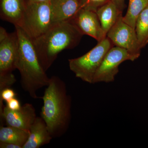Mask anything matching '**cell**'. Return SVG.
I'll return each instance as SVG.
<instances>
[{
    "mask_svg": "<svg viewBox=\"0 0 148 148\" xmlns=\"http://www.w3.org/2000/svg\"><path fill=\"white\" fill-rule=\"evenodd\" d=\"M111 0H80L81 9L96 12L99 8Z\"/></svg>",
    "mask_w": 148,
    "mask_h": 148,
    "instance_id": "cell-18",
    "label": "cell"
},
{
    "mask_svg": "<svg viewBox=\"0 0 148 148\" xmlns=\"http://www.w3.org/2000/svg\"><path fill=\"white\" fill-rule=\"evenodd\" d=\"M29 131L17 127L8 126H1L0 128V142L9 143L23 146L29 139Z\"/></svg>",
    "mask_w": 148,
    "mask_h": 148,
    "instance_id": "cell-15",
    "label": "cell"
},
{
    "mask_svg": "<svg viewBox=\"0 0 148 148\" xmlns=\"http://www.w3.org/2000/svg\"><path fill=\"white\" fill-rule=\"evenodd\" d=\"M111 1L116 5L120 11L122 12L125 7V0H111Z\"/></svg>",
    "mask_w": 148,
    "mask_h": 148,
    "instance_id": "cell-22",
    "label": "cell"
},
{
    "mask_svg": "<svg viewBox=\"0 0 148 148\" xmlns=\"http://www.w3.org/2000/svg\"><path fill=\"white\" fill-rule=\"evenodd\" d=\"M6 106L12 110H17L21 108V106L20 102L15 98L6 102Z\"/></svg>",
    "mask_w": 148,
    "mask_h": 148,
    "instance_id": "cell-21",
    "label": "cell"
},
{
    "mask_svg": "<svg viewBox=\"0 0 148 148\" xmlns=\"http://www.w3.org/2000/svg\"><path fill=\"white\" fill-rule=\"evenodd\" d=\"M1 148H22L21 146L13 143L0 142Z\"/></svg>",
    "mask_w": 148,
    "mask_h": 148,
    "instance_id": "cell-23",
    "label": "cell"
},
{
    "mask_svg": "<svg viewBox=\"0 0 148 148\" xmlns=\"http://www.w3.org/2000/svg\"><path fill=\"white\" fill-rule=\"evenodd\" d=\"M0 116L8 126L28 131L37 117L34 107L29 103L24 104L17 110H12L6 106H4Z\"/></svg>",
    "mask_w": 148,
    "mask_h": 148,
    "instance_id": "cell-10",
    "label": "cell"
},
{
    "mask_svg": "<svg viewBox=\"0 0 148 148\" xmlns=\"http://www.w3.org/2000/svg\"><path fill=\"white\" fill-rule=\"evenodd\" d=\"M25 7L26 0H1L0 17L14 27H21Z\"/></svg>",
    "mask_w": 148,
    "mask_h": 148,
    "instance_id": "cell-12",
    "label": "cell"
},
{
    "mask_svg": "<svg viewBox=\"0 0 148 148\" xmlns=\"http://www.w3.org/2000/svg\"><path fill=\"white\" fill-rule=\"evenodd\" d=\"M15 28L19 42L15 67L20 73L21 87L31 98H41L37 91L47 86L50 78L40 64L32 39L21 27Z\"/></svg>",
    "mask_w": 148,
    "mask_h": 148,
    "instance_id": "cell-3",
    "label": "cell"
},
{
    "mask_svg": "<svg viewBox=\"0 0 148 148\" xmlns=\"http://www.w3.org/2000/svg\"><path fill=\"white\" fill-rule=\"evenodd\" d=\"M135 30L139 45L143 48L148 43V6L137 18Z\"/></svg>",
    "mask_w": 148,
    "mask_h": 148,
    "instance_id": "cell-17",
    "label": "cell"
},
{
    "mask_svg": "<svg viewBox=\"0 0 148 148\" xmlns=\"http://www.w3.org/2000/svg\"><path fill=\"white\" fill-rule=\"evenodd\" d=\"M53 23L70 21L81 9L80 0H50Z\"/></svg>",
    "mask_w": 148,
    "mask_h": 148,
    "instance_id": "cell-11",
    "label": "cell"
},
{
    "mask_svg": "<svg viewBox=\"0 0 148 148\" xmlns=\"http://www.w3.org/2000/svg\"><path fill=\"white\" fill-rule=\"evenodd\" d=\"M148 6V0H129L127 12L123 20L135 29L137 18Z\"/></svg>",
    "mask_w": 148,
    "mask_h": 148,
    "instance_id": "cell-16",
    "label": "cell"
},
{
    "mask_svg": "<svg viewBox=\"0 0 148 148\" xmlns=\"http://www.w3.org/2000/svg\"><path fill=\"white\" fill-rule=\"evenodd\" d=\"M83 36L69 21L53 23L44 34L32 39L39 61L45 71H47L62 51L77 46Z\"/></svg>",
    "mask_w": 148,
    "mask_h": 148,
    "instance_id": "cell-2",
    "label": "cell"
},
{
    "mask_svg": "<svg viewBox=\"0 0 148 148\" xmlns=\"http://www.w3.org/2000/svg\"><path fill=\"white\" fill-rule=\"evenodd\" d=\"M29 139L23 148H39L50 143L53 138L41 117L37 116L29 130Z\"/></svg>",
    "mask_w": 148,
    "mask_h": 148,
    "instance_id": "cell-13",
    "label": "cell"
},
{
    "mask_svg": "<svg viewBox=\"0 0 148 148\" xmlns=\"http://www.w3.org/2000/svg\"><path fill=\"white\" fill-rule=\"evenodd\" d=\"M53 24L50 1L34 3L26 0L24 18L20 27L32 39L44 34Z\"/></svg>",
    "mask_w": 148,
    "mask_h": 148,
    "instance_id": "cell-5",
    "label": "cell"
},
{
    "mask_svg": "<svg viewBox=\"0 0 148 148\" xmlns=\"http://www.w3.org/2000/svg\"><path fill=\"white\" fill-rule=\"evenodd\" d=\"M140 55L132 53L122 48L112 47L105 56L95 74L92 84L114 81L116 76L119 72V65L125 61H134L139 58Z\"/></svg>",
    "mask_w": 148,
    "mask_h": 148,
    "instance_id": "cell-6",
    "label": "cell"
},
{
    "mask_svg": "<svg viewBox=\"0 0 148 148\" xmlns=\"http://www.w3.org/2000/svg\"><path fill=\"white\" fill-rule=\"evenodd\" d=\"M96 14L103 32L107 36L109 30L114 25L122 12L111 1L97 10Z\"/></svg>",
    "mask_w": 148,
    "mask_h": 148,
    "instance_id": "cell-14",
    "label": "cell"
},
{
    "mask_svg": "<svg viewBox=\"0 0 148 148\" xmlns=\"http://www.w3.org/2000/svg\"><path fill=\"white\" fill-rule=\"evenodd\" d=\"M30 1L34 3H42L48 1L50 0H29Z\"/></svg>",
    "mask_w": 148,
    "mask_h": 148,
    "instance_id": "cell-24",
    "label": "cell"
},
{
    "mask_svg": "<svg viewBox=\"0 0 148 148\" xmlns=\"http://www.w3.org/2000/svg\"><path fill=\"white\" fill-rule=\"evenodd\" d=\"M114 46L127 49L132 53L140 54V48L135 29L123 20L120 16L114 25L107 34Z\"/></svg>",
    "mask_w": 148,
    "mask_h": 148,
    "instance_id": "cell-8",
    "label": "cell"
},
{
    "mask_svg": "<svg viewBox=\"0 0 148 148\" xmlns=\"http://www.w3.org/2000/svg\"><path fill=\"white\" fill-rule=\"evenodd\" d=\"M16 94L13 89L10 88H5L0 91V104H3V101L8 102L12 98H15Z\"/></svg>",
    "mask_w": 148,
    "mask_h": 148,
    "instance_id": "cell-20",
    "label": "cell"
},
{
    "mask_svg": "<svg viewBox=\"0 0 148 148\" xmlns=\"http://www.w3.org/2000/svg\"><path fill=\"white\" fill-rule=\"evenodd\" d=\"M16 82V78L12 73L0 75V91L10 88Z\"/></svg>",
    "mask_w": 148,
    "mask_h": 148,
    "instance_id": "cell-19",
    "label": "cell"
},
{
    "mask_svg": "<svg viewBox=\"0 0 148 148\" xmlns=\"http://www.w3.org/2000/svg\"><path fill=\"white\" fill-rule=\"evenodd\" d=\"M83 35L90 36L98 42L106 37L95 12L81 9L70 21Z\"/></svg>",
    "mask_w": 148,
    "mask_h": 148,
    "instance_id": "cell-9",
    "label": "cell"
},
{
    "mask_svg": "<svg viewBox=\"0 0 148 148\" xmlns=\"http://www.w3.org/2000/svg\"><path fill=\"white\" fill-rule=\"evenodd\" d=\"M113 46L111 41L106 37L84 55L69 59L70 70L77 78L92 84L95 74L105 56Z\"/></svg>",
    "mask_w": 148,
    "mask_h": 148,
    "instance_id": "cell-4",
    "label": "cell"
},
{
    "mask_svg": "<svg viewBox=\"0 0 148 148\" xmlns=\"http://www.w3.org/2000/svg\"><path fill=\"white\" fill-rule=\"evenodd\" d=\"M18 49L19 42L16 30L8 33L3 27H0V75L12 73L16 69Z\"/></svg>",
    "mask_w": 148,
    "mask_h": 148,
    "instance_id": "cell-7",
    "label": "cell"
},
{
    "mask_svg": "<svg viewBox=\"0 0 148 148\" xmlns=\"http://www.w3.org/2000/svg\"><path fill=\"white\" fill-rule=\"evenodd\" d=\"M42 98L41 117L52 138H60L68 131L71 120V97L66 83L58 76L51 77Z\"/></svg>",
    "mask_w": 148,
    "mask_h": 148,
    "instance_id": "cell-1",
    "label": "cell"
}]
</instances>
